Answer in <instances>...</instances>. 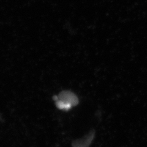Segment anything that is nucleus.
I'll return each mask as SVG.
<instances>
[{"label":"nucleus","mask_w":147,"mask_h":147,"mask_svg":"<svg viewBox=\"0 0 147 147\" xmlns=\"http://www.w3.org/2000/svg\"><path fill=\"white\" fill-rule=\"evenodd\" d=\"M53 100L55 101L57 107L60 110H69L72 107L79 104V99L77 96L69 91L61 92L59 95L55 96Z\"/></svg>","instance_id":"1"}]
</instances>
